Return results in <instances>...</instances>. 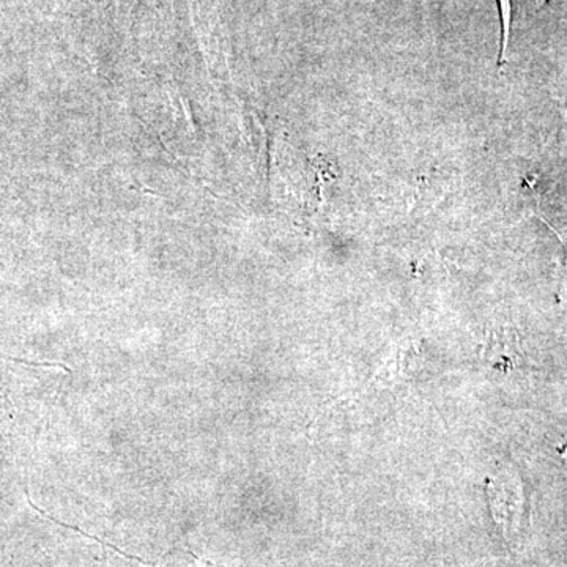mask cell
I'll return each instance as SVG.
<instances>
[{"label": "cell", "instance_id": "cell-1", "mask_svg": "<svg viewBox=\"0 0 567 567\" xmlns=\"http://www.w3.org/2000/svg\"><path fill=\"white\" fill-rule=\"evenodd\" d=\"M499 10H502V20H503V44H502V55H499V63H503V58H505V52L507 48V41H509V29H511V0H498Z\"/></svg>", "mask_w": 567, "mask_h": 567}]
</instances>
